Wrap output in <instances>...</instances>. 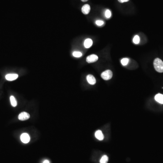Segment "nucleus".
<instances>
[{
	"label": "nucleus",
	"mask_w": 163,
	"mask_h": 163,
	"mask_svg": "<svg viewBox=\"0 0 163 163\" xmlns=\"http://www.w3.org/2000/svg\"><path fill=\"white\" fill-rule=\"evenodd\" d=\"M154 66L155 70L159 73H163V62L159 58L155 59L154 61Z\"/></svg>",
	"instance_id": "nucleus-1"
},
{
	"label": "nucleus",
	"mask_w": 163,
	"mask_h": 163,
	"mask_svg": "<svg viewBox=\"0 0 163 163\" xmlns=\"http://www.w3.org/2000/svg\"><path fill=\"white\" fill-rule=\"evenodd\" d=\"M113 73L110 70H107L101 74V77L105 80H108L112 77Z\"/></svg>",
	"instance_id": "nucleus-2"
},
{
	"label": "nucleus",
	"mask_w": 163,
	"mask_h": 163,
	"mask_svg": "<svg viewBox=\"0 0 163 163\" xmlns=\"http://www.w3.org/2000/svg\"><path fill=\"white\" fill-rule=\"evenodd\" d=\"M98 59V57L96 55L92 54L87 57L86 59L87 62L88 63H94Z\"/></svg>",
	"instance_id": "nucleus-3"
},
{
	"label": "nucleus",
	"mask_w": 163,
	"mask_h": 163,
	"mask_svg": "<svg viewBox=\"0 0 163 163\" xmlns=\"http://www.w3.org/2000/svg\"><path fill=\"white\" fill-rule=\"evenodd\" d=\"M30 117V115L26 112H22L19 114L18 119L20 121H25L29 119Z\"/></svg>",
	"instance_id": "nucleus-4"
},
{
	"label": "nucleus",
	"mask_w": 163,
	"mask_h": 163,
	"mask_svg": "<svg viewBox=\"0 0 163 163\" xmlns=\"http://www.w3.org/2000/svg\"><path fill=\"white\" fill-rule=\"evenodd\" d=\"M21 141L25 144H27L29 143L30 140V137L29 134L27 133H23L21 136Z\"/></svg>",
	"instance_id": "nucleus-5"
},
{
	"label": "nucleus",
	"mask_w": 163,
	"mask_h": 163,
	"mask_svg": "<svg viewBox=\"0 0 163 163\" xmlns=\"http://www.w3.org/2000/svg\"><path fill=\"white\" fill-rule=\"evenodd\" d=\"M18 77V75L17 74H8L6 76V79L10 81L17 79Z\"/></svg>",
	"instance_id": "nucleus-6"
},
{
	"label": "nucleus",
	"mask_w": 163,
	"mask_h": 163,
	"mask_svg": "<svg viewBox=\"0 0 163 163\" xmlns=\"http://www.w3.org/2000/svg\"><path fill=\"white\" fill-rule=\"evenodd\" d=\"M87 79L88 83L91 85H94L96 83V80L93 76L92 75H88L87 77Z\"/></svg>",
	"instance_id": "nucleus-7"
},
{
	"label": "nucleus",
	"mask_w": 163,
	"mask_h": 163,
	"mask_svg": "<svg viewBox=\"0 0 163 163\" xmlns=\"http://www.w3.org/2000/svg\"><path fill=\"white\" fill-rule=\"evenodd\" d=\"M90 6L88 4L84 5L81 8V11L85 15H87L90 12Z\"/></svg>",
	"instance_id": "nucleus-8"
},
{
	"label": "nucleus",
	"mask_w": 163,
	"mask_h": 163,
	"mask_svg": "<svg viewBox=\"0 0 163 163\" xmlns=\"http://www.w3.org/2000/svg\"><path fill=\"white\" fill-rule=\"evenodd\" d=\"M95 137L98 140H102L104 139V135L102 132L100 130H98L95 132Z\"/></svg>",
	"instance_id": "nucleus-9"
},
{
	"label": "nucleus",
	"mask_w": 163,
	"mask_h": 163,
	"mask_svg": "<svg viewBox=\"0 0 163 163\" xmlns=\"http://www.w3.org/2000/svg\"><path fill=\"white\" fill-rule=\"evenodd\" d=\"M92 44V40L90 39H86L84 43V45L86 48H89L91 47Z\"/></svg>",
	"instance_id": "nucleus-10"
},
{
	"label": "nucleus",
	"mask_w": 163,
	"mask_h": 163,
	"mask_svg": "<svg viewBox=\"0 0 163 163\" xmlns=\"http://www.w3.org/2000/svg\"><path fill=\"white\" fill-rule=\"evenodd\" d=\"M155 100L157 101V102L163 104V94H159L156 95L155 96Z\"/></svg>",
	"instance_id": "nucleus-11"
},
{
	"label": "nucleus",
	"mask_w": 163,
	"mask_h": 163,
	"mask_svg": "<svg viewBox=\"0 0 163 163\" xmlns=\"http://www.w3.org/2000/svg\"><path fill=\"white\" fill-rule=\"evenodd\" d=\"M10 101H11V104L13 107H15L17 106V101L15 98V97L13 96H11L10 97Z\"/></svg>",
	"instance_id": "nucleus-12"
},
{
	"label": "nucleus",
	"mask_w": 163,
	"mask_h": 163,
	"mask_svg": "<svg viewBox=\"0 0 163 163\" xmlns=\"http://www.w3.org/2000/svg\"><path fill=\"white\" fill-rule=\"evenodd\" d=\"M108 161V157L106 155H103L101 159L100 162V163H107Z\"/></svg>",
	"instance_id": "nucleus-13"
},
{
	"label": "nucleus",
	"mask_w": 163,
	"mask_h": 163,
	"mask_svg": "<svg viewBox=\"0 0 163 163\" xmlns=\"http://www.w3.org/2000/svg\"><path fill=\"white\" fill-rule=\"evenodd\" d=\"M129 62V59L127 58H124L121 60V64L123 66L127 65Z\"/></svg>",
	"instance_id": "nucleus-14"
},
{
	"label": "nucleus",
	"mask_w": 163,
	"mask_h": 163,
	"mask_svg": "<svg viewBox=\"0 0 163 163\" xmlns=\"http://www.w3.org/2000/svg\"><path fill=\"white\" fill-rule=\"evenodd\" d=\"M82 54L81 52H78V51H75L73 53V55L74 57H76V58H79L82 56Z\"/></svg>",
	"instance_id": "nucleus-15"
},
{
	"label": "nucleus",
	"mask_w": 163,
	"mask_h": 163,
	"mask_svg": "<svg viewBox=\"0 0 163 163\" xmlns=\"http://www.w3.org/2000/svg\"><path fill=\"white\" fill-rule=\"evenodd\" d=\"M140 41V37L138 36H135L134 38H133V42L135 44H138L139 43Z\"/></svg>",
	"instance_id": "nucleus-16"
},
{
	"label": "nucleus",
	"mask_w": 163,
	"mask_h": 163,
	"mask_svg": "<svg viewBox=\"0 0 163 163\" xmlns=\"http://www.w3.org/2000/svg\"><path fill=\"white\" fill-rule=\"evenodd\" d=\"M111 16V13L109 10H107L105 12V17L107 18H110Z\"/></svg>",
	"instance_id": "nucleus-17"
},
{
	"label": "nucleus",
	"mask_w": 163,
	"mask_h": 163,
	"mask_svg": "<svg viewBox=\"0 0 163 163\" xmlns=\"http://www.w3.org/2000/svg\"><path fill=\"white\" fill-rule=\"evenodd\" d=\"M96 25H98V26H102L104 24V22L103 21L97 20L96 21Z\"/></svg>",
	"instance_id": "nucleus-18"
},
{
	"label": "nucleus",
	"mask_w": 163,
	"mask_h": 163,
	"mask_svg": "<svg viewBox=\"0 0 163 163\" xmlns=\"http://www.w3.org/2000/svg\"><path fill=\"white\" fill-rule=\"evenodd\" d=\"M118 1L120 3H124V2H127L129 0H118Z\"/></svg>",
	"instance_id": "nucleus-19"
},
{
	"label": "nucleus",
	"mask_w": 163,
	"mask_h": 163,
	"mask_svg": "<svg viewBox=\"0 0 163 163\" xmlns=\"http://www.w3.org/2000/svg\"><path fill=\"white\" fill-rule=\"evenodd\" d=\"M43 163H50V162L48 160H44Z\"/></svg>",
	"instance_id": "nucleus-20"
},
{
	"label": "nucleus",
	"mask_w": 163,
	"mask_h": 163,
	"mask_svg": "<svg viewBox=\"0 0 163 163\" xmlns=\"http://www.w3.org/2000/svg\"><path fill=\"white\" fill-rule=\"evenodd\" d=\"M81 1L83 2H87L88 0H81Z\"/></svg>",
	"instance_id": "nucleus-21"
}]
</instances>
